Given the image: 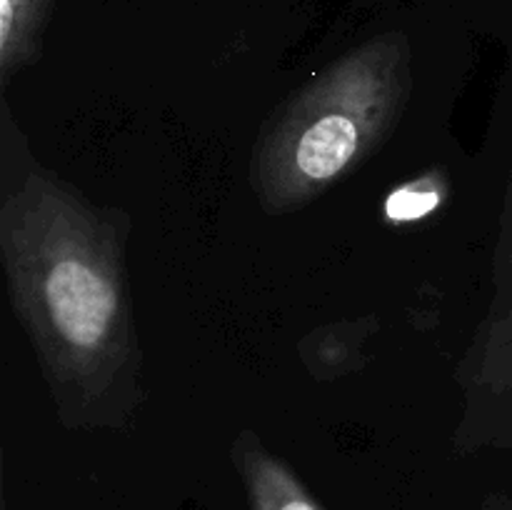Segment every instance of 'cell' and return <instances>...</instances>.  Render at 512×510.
<instances>
[{
    "label": "cell",
    "instance_id": "cell-1",
    "mask_svg": "<svg viewBox=\"0 0 512 510\" xmlns=\"http://www.w3.org/2000/svg\"><path fill=\"white\" fill-rule=\"evenodd\" d=\"M130 220L43 168L3 115L0 258L8 298L70 430H123L145 400Z\"/></svg>",
    "mask_w": 512,
    "mask_h": 510
},
{
    "label": "cell",
    "instance_id": "cell-2",
    "mask_svg": "<svg viewBox=\"0 0 512 510\" xmlns=\"http://www.w3.org/2000/svg\"><path fill=\"white\" fill-rule=\"evenodd\" d=\"M410 88V43L398 30L365 40L320 70L255 143L250 185L260 205L290 213L350 178L393 133Z\"/></svg>",
    "mask_w": 512,
    "mask_h": 510
},
{
    "label": "cell",
    "instance_id": "cell-3",
    "mask_svg": "<svg viewBox=\"0 0 512 510\" xmlns=\"http://www.w3.org/2000/svg\"><path fill=\"white\" fill-rule=\"evenodd\" d=\"M455 383L460 393L455 453L512 448V168L495 245L493 295L455 368Z\"/></svg>",
    "mask_w": 512,
    "mask_h": 510
},
{
    "label": "cell",
    "instance_id": "cell-4",
    "mask_svg": "<svg viewBox=\"0 0 512 510\" xmlns=\"http://www.w3.org/2000/svg\"><path fill=\"white\" fill-rule=\"evenodd\" d=\"M230 460L245 485L250 510H323L303 480L253 430H240Z\"/></svg>",
    "mask_w": 512,
    "mask_h": 510
},
{
    "label": "cell",
    "instance_id": "cell-5",
    "mask_svg": "<svg viewBox=\"0 0 512 510\" xmlns=\"http://www.w3.org/2000/svg\"><path fill=\"white\" fill-rule=\"evenodd\" d=\"M55 0H0V80L8 85L43 55Z\"/></svg>",
    "mask_w": 512,
    "mask_h": 510
},
{
    "label": "cell",
    "instance_id": "cell-6",
    "mask_svg": "<svg viewBox=\"0 0 512 510\" xmlns=\"http://www.w3.org/2000/svg\"><path fill=\"white\" fill-rule=\"evenodd\" d=\"M445 200H448V173L443 168L425 170L390 190L383 203V218L390 225L418 223L438 213Z\"/></svg>",
    "mask_w": 512,
    "mask_h": 510
},
{
    "label": "cell",
    "instance_id": "cell-7",
    "mask_svg": "<svg viewBox=\"0 0 512 510\" xmlns=\"http://www.w3.org/2000/svg\"><path fill=\"white\" fill-rule=\"evenodd\" d=\"M343 330L345 325L323 328L320 333L310 335L300 348L303 360L313 370L315 378L330 380L343 375L345 370L358 368L363 338L358 335V330H353V333H343Z\"/></svg>",
    "mask_w": 512,
    "mask_h": 510
},
{
    "label": "cell",
    "instance_id": "cell-8",
    "mask_svg": "<svg viewBox=\"0 0 512 510\" xmlns=\"http://www.w3.org/2000/svg\"><path fill=\"white\" fill-rule=\"evenodd\" d=\"M480 510H512V495H495Z\"/></svg>",
    "mask_w": 512,
    "mask_h": 510
}]
</instances>
